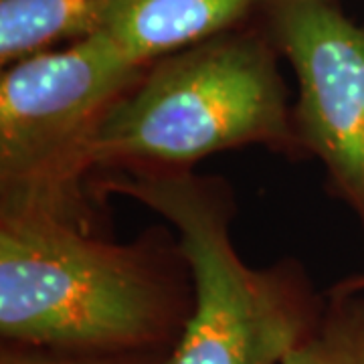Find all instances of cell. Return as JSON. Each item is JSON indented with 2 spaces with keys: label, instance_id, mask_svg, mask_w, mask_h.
Returning a JSON list of instances; mask_svg holds the SVG:
<instances>
[{
  "label": "cell",
  "instance_id": "cell-1",
  "mask_svg": "<svg viewBox=\"0 0 364 364\" xmlns=\"http://www.w3.org/2000/svg\"><path fill=\"white\" fill-rule=\"evenodd\" d=\"M193 277L160 229L116 243L59 213L0 207L2 342L93 354H170Z\"/></svg>",
  "mask_w": 364,
  "mask_h": 364
},
{
  "label": "cell",
  "instance_id": "cell-2",
  "mask_svg": "<svg viewBox=\"0 0 364 364\" xmlns=\"http://www.w3.org/2000/svg\"><path fill=\"white\" fill-rule=\"evenodd\" d=\"M97 195L148 207L176 231L193 277V312L166 364H284L326 306L298 261L251 267L235 247V193L195 170L105 174Z\"/></svg>",
  "mask_w": 364,
  "mask_h": 364
},
{
  "label": "cell",
  "instance_id": "cell-3",
  "mask_svg": "<svg viewBox=\"0 0 364 364\" xmlns=\"http://www.w3.org/2000/svg\"><path fill=\"white\" fill-rule=\"evenodd\" d=\"M245 146L304 152L272 47L223 33L148 67L107 112L91 164L93 174L178 172Z\"/></svg>",
  "mask_w": 364,
  "mask_h": 364
},
{
  "label": "cell",
  "instance_id": "cell-4",
  "mask_svg": "<svg viewBox=\"0 0 364 364\" xmlns=\"http://www.w3.org/2000/svg\"><path fill=\"white\" fill-rule=\"evenodd\" d=\"M0 207H35L93 225L91 150L117 100L148 67L102 33L2 67Z\"/></svg>",
  "mask_w": 364,
  "mask_h": 364
},
{
  "label": "cell",
  "instance_id": "cell-5",
  "mask_svg": "<svg viewBox=\"0 0 364 364\" xmlns=\"http://www.w3.org/2000/svg\"><path fill=\"white\" fill-rule=\"evenodd\" d=\"M273 39L298 81L299 146L322 162L328 188L364 237V26L336 0H263Z\"/></svg>",
  "mask_w": 364,
  "mask_h": 364
},
{
  "label": "cell",
  "instance_id": "cell-6",
  "mask_svg": "<svg viewBox=\"0 0 364 364\" xmlns=\"http://www.w3.org/2000/svg\"><path fill=\"white\" fill-rule=\"evenodd\" d=\"M263 0H114L102 35L126 59L150 67L229 33Z\"/></svg>",
  "mask_w": 364,
  "mask_h": 364
},
{
  "label": "cell",
  "instance_id": "cell-7",
  "mask_svg": "<svg viewBox=\"0 0 364 364\" xmlns=\"http://www.w3.org/2000/svg\"><path fill=\"white\" fill-rule=\"evenodd\" d=\"M114 0H0V65L100 33Z\"/></svg>",
  "mask_w": 364,
  "mask_h": 364
},
{
  "label": "cell",
  "instance_id": "cell-8",
  "mask_svg": "<svg viewBox=\"0 0 364 364\" xmlns=\"http://www.w3.org/2000/svg\"><path fill=\"white\" fill-rule=\"evenodd\" d=\"M284 364H364V294L326 291L320 322Z\"/></svg>",
  "mask_w": 364,
  "mask_h": 364
},
{
  "label": "cell",
  "instance_id": "cell-9",
  "mask_svg": "<svg viewBox=\"0 0 364 364\" xmlns=\"http://www.w3.org/2000/svg\"><path fill=\"white\" fill-rule=\"evenodd\" d=\"M168 354H93L2 342L0 364H166Z\"/></svg>",
  "mask_w": 364,
  "mask_h": 364
},
{
  "label": "cell",
  "instance_id": "cell-10",
  "mask_svg": "<svg viewBox=\"0 0 364 364\" xmlns=\"http://www.w3.org/2000/svg\"><path fill=\"white\" fill-rule=\"evenodd\" d=\"M332 289L334 291H342V294H364V272L352 273L348 277L340 279Z\"/></svg>",
  "mask_w": 364,
  "mask_h": 364
}]
</instances>
